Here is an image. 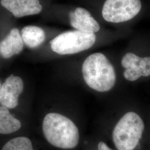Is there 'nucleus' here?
<instances>
[{
  "label": "nucleus",
  "instance_id": "nucleus-1",
  "mask_svg": "<svg viewBox=\"0 0 150 150\" xmlns=\"http://www.w3.org/2000/svg\"><path fill=\"white\" fill-rule=\"evenodd\" d=\"M43 134L51 145L62 149H72L79 142L78 128L72 120L57 113L46 115L42 124Z\"/></svg>",
  "mask_w": 150,
  "mask_h": 150
},
{
  "label": "nucleus",
  "instance_id": "nucleus-2",
  "mask_svg": "<svg viewBox=\"0 0 150 150\" xmlns=\"http://www.w3.org/2000/svg\"><path fill=\"white\" fill-rule=\"evenodd\" d=\"M82 72L86 84L95 91H110L115 84L116 77L114 67L101 53L88 56L82 64Z\"/></svg>",
  "mask_w": 150,
  "mask_h": 150
},
{
  "label": "nucleus",
  "instance_id": "nucleus-3",
  "mask_svg": "<svg viewBox=\"0 0 150 150\" xmlns=\"http://www.w3.org/2000/svg\"><path fill=\"white\" fill-rule=\"evenodd\" d=\"M145 129V123L138 114L126 113L116 125L113 141L118 150H133L137 146Z\"/></svg>",
  "mask_w": 150,
  "mask_h": 150
},
{
  "label": "nucleus",
  "instance_id": "nucleus-4",
  "mask_svg": "<svg viewBox=\"0 0 150 150\" xmlns=\"http://www.w3.org/2000/svg\"><path fill=\"white\" fill-rule=\"evenodd\" d=\"M95 33L72 31L64 32L50 41L52 50L64 55L77 54L91 48L96 42Z\"/></svg>",
  "mask_w": 150,
  "mask_h": 150
},
{
  "label": "nucleus",
  "instance_id": "nucleus-5",
  "mask_svg": "<svg viewBox=\"0 0 150 150\" xmlns=\"http://www.w3.org/2000/svg\"><path fill=\"white\" fill-rule=\"evenodd\" d=\"M141 7L140 0H106L103 6L102 16L109 22L127 21L139 13Z\"/></svg>",
  "mask_w": 150,
  "mask_h": 150
},
{
  "label": "nucleus",
  "instance_id": "nucleus-6",
  "mask_svg": "<svg viewBox=\"0 0 150 150\" xmlns=\"http://www.w3.org/2000/svg\"><path fill=\"white\" fill-rule=\"evenodd\" d=\"M121 64L126 69L123 76L127 80L134 81L141 76H150V57L142 58L129 52L123 56Z\"/></svg>",
  "mask_w": 150,
  "mask_h": 150
},
{
  "label": "nucleus",
  "instance_id": "nucleus-7",
  "mask_svg": "<svg viewBox=\"0 0 150 150\" xmlns=\"http://www.w3.org/2000/svg\"><path fill=\"white\" fill-rule=\"evenodd\" d=\"M23 90V82L18 76L11 75L6 79L0 88V103L7 108H14L18 105V97Z\"/></svg>",
  "mask_w": 150,
  "mask_h": 150
},
{
  "label": "nucleus",
  "instance_id": "nucleus-8",
  "mask_svg": "<svg viewBox=\"0 0 150 150\" xmlns=\"http://www.w3.org/2000/svg\"><path fill=\"white\" fill-rule=\"evenodd\" d=\"M0 3L18 18L37 15L42 10L38 0H1Z\"/></svg>",
  "mask_w": 150,
  "mask_h": 150
},
{
  "label": "nucleus",
  "instance_id": "nucleus-9",
  "mask_svg": "<svg viewBox=\"0 0 150 150\" xmlns=\"http://www.w3.org/2000/svg\"><path fill=\"white\" fill-rule=\"evenodd\" d=\"M70 25L78 31L95 33L100 30L98 23L85 8L77 7L69 14Z\"/></svg>",
  "mask_w": 150,
  "mask_h": 150
},
{
  "label": "nucleus",
  "instance_id": "nucleus-10",
  "mask_svg": "<svg viewBox=\"0 0 150 150\" xmlns=\"http://www.w3.org/2000/svg\"><path fill=\"white\" fill-rule=\"evenodd\" d=\"M22 49L23 40L16 28L12 29L7 37L0 42V55L5 59L20 53Z\"/></svg>",
  "mask_w": 150,
  "mask_h": 150
},
{
  "label": "nucleus",
  "instance_id": "nucleus-11",
  "mask_svg": "<svg viewBox=\"0 0 150 150\" xmlns=\"http://www.w3.org/2000/svg\"><path fill=\"white\" fill-rule=\"evenodd\" d=\"M21 37L23 41L28 47L36 48L45 41L46 34L40 27L28 26L22 28Z\"/></svg>",
  "mask_w": 150,
  "mask_h": 150
},
{
  "label": "nucleus",
  "instance_id": "nucleus-12",
  "mask_svg": "<svg viewBox=\"0 0 150 150\" xmlns=\"http://www.w3.org/2000/svg\"><path fill=\"white\" fill-rule=\"evenodd\" d=\"M21 127V122L15 118L8 108L0 106V134H10L18 131Z\"/></svg>",
  "mask_w": 150,
  "mask_h": 150
},
{
  "label": "nucleus",
  "instance_id": "nucleus-13",
  "mask_svg": "<svg viewBox=\"0 0 150 150\" xmlns=\"http://www.w3.org/2000/svg\"><path fill=\"white\" fill-rule=\"evenodd\" d=\"M2 150H33L31 141L27 137H18L7 142Z\"/></svg>",
  "mask_w": 150,
  "mask_h": 150
},
{
  "label": "nucleus",
  "instance_id": "nucleus-14",
  "mask_svg": "<svg viewBox=\"0 0 150 150\" xmlns=\"http://www.w3.org/2000/svg\"><path fill=\"white\" fill-rule=\"evenodd\" d=\"M98 150H112L103 142L101 141L98 144Z\"/></svg>",
  "mask_w": 150,
  "mask_h": 150
},
{
  "label": "nucleus",
  "instance_id": "nucleus-15",
  "mask_svg": "<svg viewBox=\"0 0 150 150\" xmlns=\"http://www.w3.org/2000/svg\"><path fill=\"white\" fill-rule=\"evenodd\" d=\"M1 83H0V88H1Z\"/></svg>",
  "mask_w": 150,
  "mask_h": 150
}]
</instances>
